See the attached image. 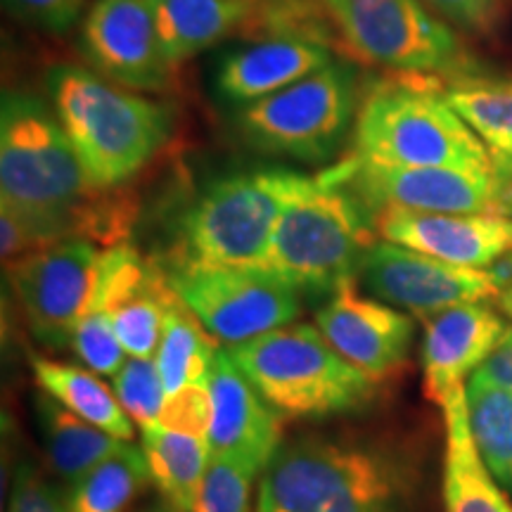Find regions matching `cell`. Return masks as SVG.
Listing matches in <instances>:
<instances>
[{
	"label": "cell",
	"mask_w": 512,
	"mask_h": 512,
	"mask_svg": "<svg viewBox=\"0 0 512 512\" xmlns=\"http://www.w3.org/2000/svg\"><path fill=\"white\" fill-rule=\"evenodd\" d=\"M100 190L41 95L8 91L0 105V207L27 223L41 247L67 238L124 245L131 207Z\"/></svg>",
	"instance_id": "obj_1"
},
{
	"label": "cell",
	"mask_w": 512,
	"mask_h": 512,
	"mask_svg": "<svg viewBox=\"0 0 512 512\" xmlns=\"http://www.w3.org/2000/svg\"><path fill=\"white\" fill-rule=\"evenodd\" d=\"M413 472L399 453L366 441L302 437L261 472L254 512H406Z\"/></svg>",
	"instance_id": "obj_2"
},
{
	"label": "cell",
	"mask_w": 512,
	"mask_h": 512,
	"mask_svg": "<svg viewBox=\"0 0 512 512\" xmlns=\"http://www.w3.org/2000/svg\"><path fill=\"white\" fill-rule=\"evenodd\" d=\"M46 91L83 169L100 190H117L140 174L171 136L164 105L102 79L79 64H57Z\"/></svg>",
	"instance_id": "obj_3"
},
{
	"label": "cell",
	"mask_w": 512,
	"mask_h": 512,
	"mask_svg": "<svg viewBox=\"0 0 512 512\" xmlns=\"http://www.w3.org/2000/svg\"><path fill=\"white\" fill-rule=\"evenodd\" d=\"M375 233V211L354 190L325 171L306 176L280 211L264 271L330 297L358 278Z\"/></svg>",
	"instance_id": "obj_4"
},
{
	"label": "cell",
	"mask_w": 512,
	"mask_h": 512,
	"mask_svg": "<svg viewBox=\"0 0 512 512\" xmlns=\"http://www.w3.org/2000/svg\"><path fill=\"white\" fill-rule=\"evenodd\" d=\"M437 76L396 74L361 95L354 157L384 166H496L482 140L446 100Z\"/></svg>",
	"instance_id": "obj_5"
},
{
	"label": "cell",
	"mask_w": 512,
	"mask_h": 512,
	"mask_svg": "<svg viewBox=\"0 0 512 512\" xmlns=\"http://www.w3.org/2000/svg\"><path fill=\"white\" fill-rule=\"evenodd\" d=\"M294 171H240L216 178L183 211L164 271L264 268L275 223L304 181Z\"/></svg>",
	"instance_id": "obj_6"
},
{
	"label": "cell",
	"mask_w": 512,
	"mask_h": 512,
	"mask_svg": "<svg viewBox=\"0 0 512 512\" xmlns=\"http://www.w3.org/2000/svg\"><path fill=\"white\" fill-rule=\"evenodd\" d=\"M226 349L283 418L351 413L375 396L377 380L349 363L313 325L290 323Z\"/></svg>",
	"instance_id": "obj_7"
},
{
	"label": "cell",
	"mask_w": 512,
	"mask_h": 512,
	"mask_svg": "<svg viewBox=\"0 0 512 512\" xmlns=\"http://www.w3.org/2000/svg\"><path fill=\"white\" fill-rule=\"evenodd\" d=\"M332 27L358 60L396 74L437 79L477 76L456 31L425 0H320Z\"/></svg>",
	"instance_id": "obj_8"
},
{
	"label": "cell",
	"mask_w": 512,
	"mask_h": 512,
	"mask_svg": "<svg viewBox=\"0 0 512 512\" xmlns=\"http://www.w3.org/2000/svg\"><path fill=\"white\" fill-rule=\"evenodd\" d=\"M358 83L347 62H330L320 72L280 93L238 110V131L268 155L325 162L347 143L356 124Z\"/></svg>",
	"instance_id": "obj_9"
},
{
	"label": "cell",
	"mask_w": 512,
	"mask_h": 512,
	"mask_svg": "<svg viewBox=\"0 0 512 512\" xmlns=\"http://www.w3.org/2000/svg\"><path fill=\"white\" fill-rule=\"evenodd\" d=\"M325 174L354 190L375 214L408 209L512 216V174L498 166H384L351 155Z\"/></svg>",
	"instance_id": "obj_10"
},
{
	"label": "cell",
	"mask_w": 512,
	"mask_h": 512,
	"mask_svg": "<svg viewBox=\"0 0 512 512\" xmlns=\"http://www.w3.org/2000/svg\"><path fill=\"white\" fill-rule=\"evenodd\" d=\"M164 273L185 309L226 347L290 325L302 313V292L264 268H185Z\"/></svg>",
	"instance_id": "obj_11"
},
{
	"label": "cell",
	"mask_w": 512,
	"mask_h": 512,
	"mask_svg": "<svg viewBox=\"0 0 512 512\" xmlns=\"http://www.w3.org/2000/svg\"><path fill=\"white\" fill-rule=\"evenodd\" d=\"M100 254L93 240L67 238L5 266L38 344L53 351L72 347L76 325L93 299Z\"/></svg>",
	"instance_id": "obj_12"
},
{
	"label": "cell",
	"mask_w": 512,
	"mask_h": 512,
	"mask_svg": "<svg viewBox=\"0 0 512 512\" xmlns=\"http://www.w3.org/2000/svg\"><path fill=\"white\" fill-rule=\"evenodd\" d=\"M358 280L375 299L425 323L458 304L489 302L501 294L486 268L448 264L382 238L363 256Z\"/></svg>",
	"instance_id": "obj_13"
},
{
	"label": "cell",
	"mask_w": 512,
	"mask_h": 512,
	"mask_svg": "<svg viewBox=\"0 0 512 512\" xmlns=\"http://www.w3.org/2000/svg\"><path fill=\"white\" fill-rule=\"evenodd\" d=\"M79 46L95 74L128 91L159 93L174 76L147 0H95L81 19Z\"/></svg>",
	"instance_id": "obj_14"
},
{
	"label": "cell",
	"mask_w": 512,
	"mask_h": 512,
	"mask_svg": "<svg viewBox=\"0 0 512 512\" xmlns=\"http://www.w3.org/2000/svg\"><path fill=\"white\" fill-rule=\"evenodd\" d=\"M162 266L150 264L131 245L107 247L100 254L98 280L88 306L110 313L121 347L128 356L152 358L162 339L164 318L174 304Z\"/></svg>",
	"instance_id": "obj_15"
},
{
	"label": "cell",
	"mask_w": 512,
	"mask_h": 512,
	"mask_svg": "<svg viewBox=\"0 0 512 512\" xmlns=\"http://www.w3.org/2000/svg\"><path fill=\"white\" fill-rule=\"evenodd\" d=\"M316 328L349 363L377 382L406 366L415 332L408 313L363 297L354 283L330 294L316 311Z\"/></svg>",
	"instance_id": "obj_16"
},
{
	"label": "cell",
	"mask_w": 512,
	"mask_h": 512,
	"mask_svg": "<svg viewBox=\"0 0 512 512\" xmlns=\"http://www.w3.org/2000/svg\"><path fill=\"white\" fill-rule=\"evenodd\" d=\"M209 389L214 401L207 437L211 451L240 460L261 475L283 446V415L259 394L226 347H219L211 361Z\"/></svg>",
	"instance_id": "obj_17"
},
{
	"label": "cell",
	"mask_w": 512,
	"mask_h": 512,
	"mask_svg": "<svg viewBox=\"0 0 512 512\" xmlns=\"http://www.w3.org/2000/svg\"><path fill=\"white\" fill-rule=\"evenodd\" d=\"M375 230L382 240L482 271L512 252V216L501 214L382 209L375 214Z\"/></svg>",
	"instance_id": "obj_18"
},
{
	"label": "cell",
	"mask_w": 512,
	"mask_h": 512,
	"mask_svg": "<svg viewBox=\"0 0 512 512\" xmlns=\"http://www.w3.org/2000/svg\"><path fill=\"white\" fill-rule=\"evenodd\" d=\"M508 323L486 302L458 304L427 320L420 361L427 399L441 408L467 389L465 380L489 358Z\"/></svg>",
	"instance_id": "obj_19"
},
{
	"label": "cell",
	"mask_w": 512,
	"mask_h": 512,
	"mask_svg": "<svg viewBox=\"0 0 512 512\" xmlns=\"http://www.w3.org/2000/svg\"><path fill=\"white\" fill-rule=\"evenodd\" d=\"M335 62L330 46L294 34L256 36L230 50L216 69V91L235 107H247Z\"/></svg>",
	"instance_id": "obj_20"
},
{
	"label": "cell",
	"mask_w": 512,
	"mask_h": 512,
	"mask_svg": "<svg viewBox=\"0 0 512 512\" xmlns=\"http://www.w3.org/2000/svg\"><path fill=\"white\" fill-rule=\"evenodd\" d=\"M171 67L252 29L259 0H147Z\"/></svg>",
	"instance_id": "obj_21"
},
{
	"label": "cell",
	"mask_w": 512,
	"mask_h": 512,
	"mask_svg": "<svg viewBox=\"0 0 512 512\" xmlns=\"http://www.w3.org/2000/svg\"><path fill=\"white\" fill-rule=\"evenodd\" d=\"M446 418L444 508L446 512H512L510 498L479 453L470 427L467 389L441 406Z\"/></svg>",
	"instance_id": "obj_22"
},
{
	"label": "cell",
	"mask_w": 512,
	"mask_h": 512,
	"mask_svg": "<svg viewBox=\"0 0 512 512\" xmlns=\"http://www.w3.org/2000/svg\"><path fill=\"white\" fill-rule=\"evenodd\" d=\"M38 425L50 470L69 486L91 472L95 465L110 458L124 439L112 437L79 415L57 403L53 396L41 394L36 401Z\"/></svg>",
	"instance_id": "obj_23"
},
{
	"label": "cell",
	"mask_w": 512,
	"mask_h": 512,
	"mask_svg": "<svg viewBox=\"0 0 512 512\" xmlns=\"http://www.w3.org/2000/svg\"><path fill=\"white\" fill-rule=\"evenodd\" d=\"M140 437L152 484L178 510L192 512L197 491L214 456L209 439L171 432L159 422L140 427Z\"/></svg>",
	"instance_id": "obj_24"
},
{
	"label": "cell",
	"mask_w": 512,
	"mask_h": 512,
	"mask_svg": "<svg viewBox=\"0 0 512 512\" xmlns=\"http://www.w3.org/2000/svg\"><path fill=\"white\" fill-rule=\"evenodd\" d=\"M31 370H34V380L41 392L53 396L67 411L100 427L112 437L124 441L133 439V420L128 418L114 389L107 387L98 373L72 366V363L48 361L41 356L31 361Z\"/></svg>",
	"instance_id": "obj_25"
},
{
	"label": "cell",
	"mask_w": 512,
	"mask_h": 512,
	"mask_svg": "<svg viewBox=\"0 0 512 512\" xmlns=\"http://www.w3.org/2000/svg\"><path fill=\"white\" fill-rule=\"evenodd\" d=\"M446 100L482 140L498 169L512 174V79L448 81Z\"/></svg>",
	"instance_id": "obj_26"
},
{
	"label": "cell",
	"mask_w": 512,
	"mask_h": 512,
	"mask_svg": "<svg viewBox=\"0 0 512 512\" xmlns=\"http://www.w3.org/2000/svg\"><path fill=\"white\" fill-rule=\"evenodd\" d=\"M152 482L143 446L124 441L110 458L69 486L72 512H128Z\"/></svg>",
	"instance_id": "obj_27"
},
{
	"label": "cell",
	"mask_w": 512,
	"mask_h": 512,
	"mask_svg": "<svg viewBox=\"0 0 512 512\" xmlns=\"http://www.w3.org/2000/svg\"><path fill=\"white\" fill-rule=\"evenodd\" d=\"M216 351H219V342L176 297L166 311L162 339L155 354L166 394L190 382L207 380Z\"/></svg>",
	"instance_id": "obj_28"
},
{
	"label": "cell",
	"mask_w": 512,
	"mask_h": 512,
	"mask_svg": "<svg viewBox=\"0 0 512 512\" xmlns=\"http://www.w3.org/2000/svg\"><path fill=\"white\" fill-rule=\"evenodd\" d=\"M467 408L484 463L498 484L512 491V396L467 384Z\"/></svg>",
	"instance_id": "obj_29"
},
{
	"label": "cell",
	"mask_w": 512,
	"mask_h": 512,
	"mask_svg": "<svg viewBox=\"0 0 512 512\" xmlns=\"http://www.w3.org/2000/svg\"><path fill=\"white\" fill-rule=\"evenodd\" d=\"M259 472L240 460L214 453L192 512H254L252 489Z\"/></svg>",
	"instance_id": "obj_30"
},
{
	"label": "cell",
	"mask_w": 512,
	"mask_h": 512,
	"mask_svg": "<svg viewBox=\"0 0 512 512\" xmlns=\"http://www.w3.org/2000/svg\"><path fill=\"white\" fill-rule=\"evenodd\" d=\"M114 380V394L128 418L138 422V427L152 425L159 420V411H162L166 389L159 375L157 361L152 358H136L131 356L121 366Z\"/></svg>",
	"instance_id": "obj_31"
},
{
	"label": "cell",
	"mask_w": 512,
	"mask_h": 512,
	"mask_svg": "<svg viewBox=\"0 0 512 512\" xmlns=\"http://www.w3.org/2000/svg\"><path fill=\"white\" fill-rule=\"evenodd\" d=\"M72 349L93 373L102 377H114L126 363V349L121 347L110 313L100 306H88L81 316L72 337Z\"/></svg>",
	"instance_id": "obj_32"
},
{
	"label": "cell",
	"mask_w": 512,
	"mask_h": 512,
	"mask_svg": "<svg viewBox=\"0 0 512 512\" xmlns=\"http://www.w3.org/2000/svg\"><path fill=\"white\" fill-rule=\"evenodd\" d=\"M211 418H214V401H211L207 377V380L190 382L176 392L166 394L157 422L171 432L209 437Z\"/></svg>",
	"instance_id": "obj_33"
},
{
	"label": "cell",
	"mask_w": 512,
	"mask_h": 512,
	"mask_svg": "<svg viewBox=\"0 0 512 512\" xmlns=\"http://www.w3.org/2000/svg\"><path fill=\"white\" fill-rule=\"evenodd\" d=\"M8 512H72V508L50 479L31 463H22L12 477Z\"/></svg>",
	"instance_id": "obj_34"
},
{
	"label": "cell",
	"mask_w": 512,
	"mask_h": 512,
	"mask_svg": "<svg viewBox=\"0 0 512 512\" xmlns=\"http://www.w3.org/2000/svg\"><path fill=\"white\" fill-rule=\"evenodd\" d=\"M3 3L19 22L48 34H64L74 29L86 10V0H3Z\"/></svg>",
	"instance_id": "obj_35"
},
{
	"label": "cell",
	"mask_w": 512,
	"mask_h": 512,
	"mask_svg": "<svg viewBox=\"0 0 512 512\" xmlns=\"http://www.w3.org/2000/svg\"><path fill=\"white\" fill-rule=\"evenodd\" d=\"M444 22L470 34L491 31L498 15L496 0H425Z\"/></svg>",
	"instance_id": "obj_36"
},
{
	"label": "cell",
	"mask_w": 512,
	"mask_h": 512,
	"mask_svg": "<svg viewBox=\"0 0 512 512\" xmlns=\"http://www.w3.org/2000/svg\"><path fill=\"white\" fill-rule=\"evenodd\" d=\"M467 384L486 389H498V392H512V325H508L501 342L491 351L489 358L472 373Z\"/></svg>",
	"instance_id": "obj_37"
},
{
	"label": "cell",
	"mask_w": 512,
	"mask_h": 512,
	"mask_svg": "<svg viewBox=\"0 0 512 512\" xmlns=\"http://www.w3.org/2000/svg\"><path fill=\"white\" fill-rule=\"evenodd\" d=\"M0 252H3V264L10 266L15 261L24 259L36 249H41L38 245L34 233L27 228V223L19 219L17 214H12L10 209H0Z\"/></svg>",
	"instance_id": "obj_38"
},
{
	"label": "cell",
	"mask_w": 512,
	"mask_h": 512,
	"mask_svg": "<svg viewBox=\"0 0 512 512\" xmlns=\"http://www.w3.org/2000/svg\"><path fill=\"white\" fill-rule=\"evenodd\" d=\"M486 271H489L491 278H494L498 290H501V292L510 290V287H512V252L503 254L501 259H496L494 264L486 268Z\"/></svg>",
	"instance_id": "obj_39"
},
{
	"label": "cell",
	"mask_w": 512,
	"mask_h": 512,
	"mask_svg": "<svg viewBox=\"0 0 512 512\" xmlns=\"http://www.w3.org/2000/svg\"><path fill=\"white\" fill-rule=\"evenodd\" d=\"M133 512H181L174 503H169L166 498H157V501L145 503L143 508H136Z\"/></svg>",
	"instance_id": "obj_40"
},
{
	"label": "cell",
	"mask_w": 512,
	"mask_h": 512,
	"mask_svg": "<svg viewBox=\"0 0 512 512\" xmlns=\"http://www.w3.org/2000/svg\"><path fill=\"white\" fill-rule=\"evenodd\" d=\"M496 302H498V309H501L505 316L512 320V287L510 290H503L501 294H498Z\"/></svg>",
	"instance_id": "obj_41"
}]
</instances>
